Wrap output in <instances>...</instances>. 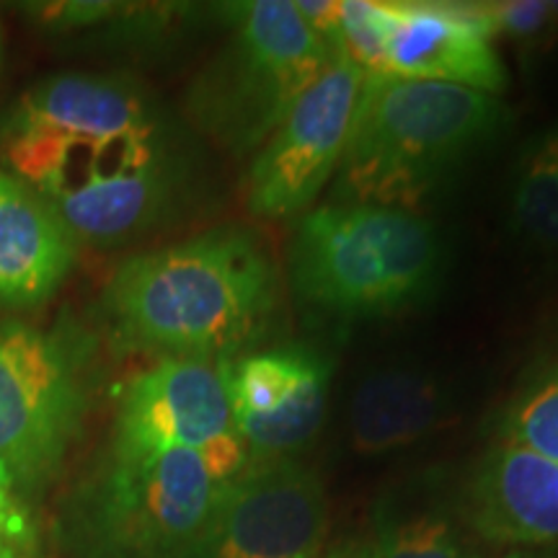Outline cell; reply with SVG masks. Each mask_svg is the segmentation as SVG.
Instances as JSON below:
<instances>
[{"label": "cell", "instance_id": "21", "mask_svg": "<svg viewBox=\"0 0 558 558\" xmlns=\"http://www.w3.org/2000/svg\"><path fill=\"white\" fill-rule=\"evenodd\" d=\"M0 535L29 556L37 548V527H34L29 509H26L19 494L13 492V486L5 481L3 473H0Z\"/></svg>", "mask_w": 558, "mask_h": 558}, {"label": "cell", "instance_id": "18", "mask_svg": "<svg viewBox=\"0 0 558 558\" xmlns=\"http://www.w3.org/2000/svg\"><path fill=\"white\" fill-rule=\"evenodd\" d=\"M492 39H509L525 50H546L558 39V13L546 0L465 3Z\"/></svg>", "mask_w": 558, "mask_h": 558}, {"label": "cell", "instance_id": "25", "mask_svg": "<svg viewBox=\"0 0 558 558\" xmlns=\"http://www.w3.org/2000/svg\"><path fill=\"white\" fill-rule=\"evenodd\" d=\"M0 65H3V32H0Z\"/></svg>", "mask_w": 558, "mask_h": 558}, {"label": "cell", "instance_id": "7", "mask_svg": "<svg viewBox=\"0 0 558 558\" xmlns=\"http://www.w3.org/2000/svg\"><path fill=\"white\" fill-rule=\"evenodd\" d=\"M226 362L166 357L124 380L111 445L194 450L220 484L239 476L248 450L233 424Z\"/></svg>", "mask_w": 558, "mask_h": 558}, {"label": "cell", "instance_id": "10", "mask_svg": "<svg viewBox=\"0 0 558 558\" xmlns=\"http://www.w3.org/2000/svg\"><path fill=\"white\" fill-rule=\"evenodd\" d=\"M329 362L308 347H271L226 362L233 424L248 460L290 458L316 437L329 401Z\"/></svg>", "mask_w": 558, "mask_h": 558}, {"label": "cell", "instance_id": "2", "mask_svg": "<svg viewBox=\"0 0 558 558\" xmlns=\"http://www.w3.org/2000/svg\"><path fill=\"white\" fill-rule=\"evenodd\" d=\"M507 122L509 109L499 96L448 83L365 75L339 163V202L416 213L418 202L499 137Z\"/></svg>", "mask_w": 558, "mask_h": 558}, {"label": "cell", "instance_id": "20", "mask_svg": "<svg viewBox=\"0 0 558 558\" xmlns=\"http://www.w3.org/2000/svg\"><path fill=\"white\" fill-rule=\"evenodd\" d=\"M375 558H473L439 518H411L390 525L375 541Z\"/></svg>", "mask_w": 558, "mask_h": 558}, {"label": "cell", "instance_id": "5", "mask_svg": "<svg viewBox=\"0 0 558 558\" xmlns=\"http://www.w3.org/2000/svg\"><path fill=\"white\" fill-rule=\"evenodd\" d=\"M220 481L194 450L111 445L81 499L86 558H197Z\"/></svg>", "mask_w": 558, "mask_h": 558}, {"label": "cell", "instance_id": "16", "mask_svg": "<svg viewBox=\"0 0 558 558\" xmlns=\"http://www.w3.org/2000/svg\"><path fill=\"white\" fill-rule=\"evenodd\" d=\"M509 226L535 248H558V122L520 150L509 184Z\"/></svg>", "mask_w": 558, "mask_h": 558}, {"label": "cell", "instance_id": "4", "mask_svg": "<svg viewBox=\"0 0 558 558\" xmlns=\"http://www.w3.org/2000/svg\"><path fill=\"white\" fill-rule=\"evenodd\" d=\"M233 29L190 90V114L215 143L246 156L267 143L303 90L337 60L295 0L230 9Z\"/></svg>", "mask_w": 558, "mask_h": 558}, {"label": "cell", "instance_id": "9", "mask_svg": "<svg viewBox=\"0 0 558 558\" xmlns=\"http://www.w3.org/2000/svg\"><path fill=\"white\" fill-rule=\"evenodd\" d=\"M329 501L316 471L292 458L248 460L220 484L197 558H318Z\"/></svg>", "mask_w": 558, "mask_h": 558}, {"label": "cell", "instance_id": "24", "mask_svg": "<svg viewBox=\"0 0 558 558\" xmlns=\"http://www.w3.org/2000/svg\"><path fill=\"white\" fill-rule=\"evenodd\" d=\"M0 558H29V554H24L19 546H13L9 538L0 535Z\"/></svg>", "mask_w": 558, "mask_h": 558}, {"label": "cell", "instance_id": "11", "mask_svg": "<svg viewBox=\"0 0 558 558\" xmlns=\"http://www.w3.org/2000/svg\"><path fill=\"white\" fill-rule=\"evenodd\" d=\"M386 75L499 96L507 68L465 3L388 0Z\"/></svg>", "mask_w": 558, "mask_h": 558}, {"label": "cell", "instance_id": "19", "mask_svg": "<svg viewBox=\"0 0 558 558\" xmlns=\"http://www.w3.org/2000/svg\"><path fill=\"white\" fill-rule=\"evenodd\" d=\"M388 0H341V54L365 75H386Z\"/></svg>", "mask_w": 558, "mask_h": 558}, {"label": "cell", "instance_id": "3", "mask_svg": "<svg viewBox=\"0 0 558 558\" xmlns=\"http://www.w3.org/2000/svg\"><path fill=\"white\" fill-rule=\"evenodd\" d=\"M442 256L437 228L418 213L333 202L300 218L290 279L311 308L337 318H373L427 298Z\"/></svg>", "mask_w": 558, "mask_h": 558}, {"label": "cell", "instance_id": "22", "mask_svg": "<svg viewBox=\"0 0 558 558\" xmlns=\"http://www.w3.org/2000/svg\"><path fill=\"white\" fill-rule=\"evenodd\" d=\"M295 9L313 34L329 47L333 58H344L341 54V0L339 3L337 0H298Z\"/></svg>", "mask_w": 558, "mask_h": 558}, {"label": "cell", "instance_id": "6", "mask_svg": "<svg viewBox=\"0 0 558 558\" xmlns=\"http://www.w3.org/2000/svg\"><path fill=\"white\" fill-rule=\"evenodd\" d=\"M90 362L86 333L0 320V473L19 497L39 492L78 437Z\"/></svg>", "mask_w": 558, "mask_h": 558}, {"label": "cell", "instance_id": "23", "mask_svg": "<svg viewBox=\"0 0 558 558\" xmlns=\"http://www.w3.org/2000/svg\"><path fill=\"white\" fill-rule=\"evenodd\" d=\"M331 558H375V550L367 543H347V546L333 550Z\"/></svg>", "mask_w": 558, "mask_h": 558}, {"label": "cell", "instance_id": "17", "mask_svg": "<svg viewBox=\"0 0 558 558\" xmlns=\"http://www.w3.org/2000/svg\"><path fill=\"white\" fill-rule=\"evenodd\" d=\"M509 445L558 460V352L533 373L505 416Z\"/></svg>", "mask_w": 558, "mask_h": 558}, {"label": "cell", "instance_id": "14", "mask_svg": "<svg viewBox=\"0 0 558 558\" xmlns=\"http://www.w3.org/2000/svg\"><path fill=\"white\" fill-rule=\"evenodd\" d=\"M471 520L488 541H558V460L509 442L488 452L471 488Z\"/></svg>", "mask_w": 558, "mask_h": 558}, {"label": "cell", "instance_id": "12", "mask_svg": "<svg viewBox=\"0 0 558 558\" xmlns=\"http://www.w3.org/2000/svg\"><path fill=\"white\" fill-rule=\"evenodd\" d=\"M78 259V235L34 186L0 169V308H37Z\"/></svg>", "mask_w": 558, "mask_h": 558}, {"label": "cell", "instance_id": "13", "mask_svg": "<svg viewBox=\"0 0 558 558\" xmlns=\"http://www.w3.org/2000/svg\"><path fill=\"white\" fill-rule=\"evenodd\" d=\"M156 132L143 96L128 83L90 73L39 81L5 111L0 140L78 137L109 140Z\"/></svg>", "mask_w": 558, "mask_h": 558}, {"label": "cell", "instance_id": "8", "mask_svg": "<svg viewBox=\"0 0 558 558\" xmlns=\"http://www.w3.org/2000/svg\"><path fill=\"white\" fill-rule=\"evenodd\" d=\"M362 81L357 65L337 58L303 90L256 150L246 179L251 215L282 220L313 205L344 158Z\"/></svg>", "mask_w": 558, "mask_h": 558}, {"label": "cell", "instance_id": "1", "mask_svg": "<svg viewBox=\"0 0 558 558\" xmlns=\"http://www.w3.org/2000/svg\"><path fill=\"white\" fill-rule=\"evenodd\" d=\"M101 300L124 349L233 360L277 308L279 275L254 233L226 226L130 256Z\"/></svg>", "mask_w": 558, "mask_h": 558}, {"label": "cell", "instance_id": "15", "mask_svg": "<svg viewBox=\"0 0 558 558\" xmlns=\"http://www.w3.org/2000/svg\"><path fill=\"white\" fill-rule=\"evenodd\" d=\"M445 409L442 388L427 375L399 367L375 369L354 388L349 437L365 456L403 448L435 429Z\"/></svg>", "mask_w": 558, "mask_h": 558}]
</instances>
